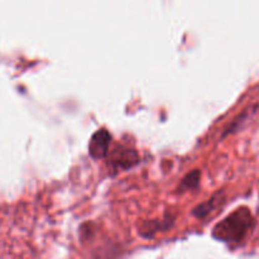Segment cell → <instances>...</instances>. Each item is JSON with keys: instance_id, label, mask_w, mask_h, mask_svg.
<instances>
[{"instance_id": "6da1fadb", "label": "cell", "mask_w": 259, "mask_h": 259, "mask_svg": "<svg viewBox=\"0 0 259 259\" xmlns=\"http://www.w3.org/2000/svg\"><path fill=\"white\" fill-rule=\"evenodd\" d=\"M253 224L254 219L250 210L248 207H239L215 225L212 235L227 244H238L247 237Z\"/></svg>"}, {"instance_id": "7a4b0ae2", "label": "cell", "mask_w": 259, "mask_h": 259, "mask_svg": "<svg viewBox=\"0 0 259 259\" xmlns=\"http://www.w3.org/2000/svg\"><path fill=\"white\" fill-rule=\"evenodd\" d=\"M109 161H110V164H113L115 168L128 169L138 163L139 156L133 149H129L123 146H118L111 152Z\"/></svg>"}, {"instance_id": "3957f363", "label": "cell", "mask_w": 259, "mask_h": 259, "mask_svg": "<svg viewBox=\"0 0 259 259\" xmlns=\"http://www.w3.org/2000/svg\"><path fill=\"white\" fill-rule=\"evenodd\" d=\"M111 142V134L106 129H100L96 132L89 143V152L93 158H104L109 152V146Z\"/></svg>"}, {"instance_id": "277c9868", "label": "cell", "mask_w": 259, "mask_h": 259, "mask_svg": "<svg viewBox=\"0 0 259 259\" xmlns=\"http://www.w3.org/2000/svg\"><path fill=\"white\" fill-rule=\"evenodd\" d=\"M219 202H222V194L214 195V196L211 197V200H209V201L204 202V204L195 207L192 214L197 218H205L206 215H209L210 212L218 206V205H219Z\"/></svg>"}, {"instance_id": "5b68a950", "label": "cell", "mask_w": 259, "mask_h": 259, "mask_svg": "<svg viewBox=\"0 0 259 259\" xmlns=\"http://www.w3.org/2000/svg\"><path fill=\"white\" fill-rule=\"evenodd\" d=\"M200 177H201V172H200L199 169H194V171H191L190 174H187L186 176L182 179V181L180 182L179 191L185 192L189 191V190L196 189V187L199 186Z\"/></svg>"}]
</instances>
